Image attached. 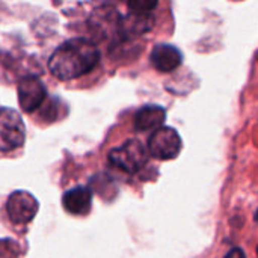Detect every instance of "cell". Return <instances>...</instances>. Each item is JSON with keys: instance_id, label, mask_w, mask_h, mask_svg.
Masks as SVG:
<instances>
[{"instance_id": "cell-1", "label": "cell", "mask_w": 258, "mask_h": 258, "mask_svg": "<svg viewBox=\"0 0 258 258\" xmlns=\"http://www.w3.org/2000/svg\"><path fill=\"white\" fill-rule=\"evenodd\" d=\"M100 62V51L85 38H73L60 44L48 59L50 73L59 80H73L91 73Z\"/></svg>"}, {"instance_id": "cell-2", "label": "cell", "mask_w": 258, "mask_h": 258, "mask_svg": "<svg viewBox=\"0 0 258 258\" xmlns=\"http://www.w3.org/2000/svg\"><path fill=\"white\" fill-rule=\"evenodd\" d=\"M148 160V151L138 139H130L118 148H113L109 153V162L113 168L135 174L141 171Z\"/></svg>"}, {"instance_id": "cell-3", "label": "cell", "mask_w": 258, "mask_h": 258, "mask_svg": "<svg viewBox=\"0 0 258 258\" xmlns=\"http://www.w3.org/2000/svg\"><path fill=\"white\" fill-rule=\"evenodd\" d=\"M26 139V127L21 115L11 107H0V151L20 148Z\"/></svg>"}, {"instance_id": "cell-4", "label": "cell", "mask_w": 258, "mask_h": 258, "mask_svg": "<svg viewBox=\"0 0 258 258\" xmlns=\"http://www.w3.org/2000/svg\"><path fill=\"white\" fill-rule=\"evenodd\" d=\"M181 138L172 127H159L148 141V151L159 160H171L180 154Z\"/></svg>"}, {"instance_id": "cell-5", "label": "cell", "mask_w": 258, "mask_h": 258, "mask_svg": "<svg viewBox=\"0 0 258 258\" xmlns=\"http://www.w3.org/2000/svg\"><path fill=\"white\" fill-rule=\"evenodd\" d=\"M38 201L36 198L26 192V190H17L9 195L6 203V212L9 219L14 224H27L30 222L36 213H38Z\"/></svg>"}, {"instance_id": "cell-6", "label": "cell", "mask_w": 258, "mask_h": 258, "mask_svg": "<svg viewBox=\"0 0 258 258\" xmlns=\"http://www.w3.org/2000/svg\"><path fill=\"white\" fill-rule=\"evenodd\" d=\"M17 92H18L20 107L26 113H32L38 107H41V104L44 103V100L47 97V89H45L44 83L35 76L23 77L18 82Z\"/></svg>"}, {"instance_id": "cell-7", "label": "cell", "mask_w": 258, "mask_h": 258, "mask_svg": "<svg viewBox=\"0 0 258 258\" xmlns=\"http://www.w3.org/2000/svg\"><path fill=\"white\" fill-rule=\"evenodd\" d=\"M88 26L100 38H107L112 36V33L115 35L121 32V17L115 8H100L94 11L88 21Z\"/></svg>"}, {"instance_id": "cell-8", "label": "cell", "mask_w": 258, "mask_h": 258, "mask_svg": "<svg viewBox=\"0 0 258 258\" xmlns=\"http://www.w3.org/2000/svg\"><path fill=\"white\" fill-rule=\"evenodd\" d=\"M150 62L157 71L171 73V71H175L181 65L183 54L175 45L157 44L150 53Z\"/></svg>"}, {"instance_id": "cell-9", "label": "cell", "mask_w": 258, "mask_h": 258, "mask_svg": "<svg viewBox=\"0 0 258 258\" xmlns=\"http://www.w3.org/2000/svg\"><path fill=\"white\" fill-rule=\"evenodd\" d=\"M62 206L63 209L71 215H86L91 210L92 206V192L89 187L77 186L74 189H70L62 197Z\"/></svg>"}, {"instance_id": "cell-10", "label": "cell", "mask_w": 258, "mask_h": 258, "mask_svg": "<svg viewBox=\"0 0 258 258\" xmlns=\"http://www.w3.org/2000/svg\"><path fill=\"white\" fill-rule=\"evenodd\" d=\"M166 119V112L162 106L150 104L139 109L135 115V128L139 132L154 130L163 125Z\"/></svg>"}, {"instance_id": "cell-11", "label": "cell", "mask_w": 258, "mask_h": 258, "mask_svg": "<svg viewBox=\"0 0 258 258\" xmlns=\"http://www.w3.org/2000/svg\"><path fill=\"white\" fill-rule=\"evenodd\" d=\"M154 18L150 14L130 12L125 18H121V32L132 35H142L153 27Z\"/></svg>"}, {"instance_id": "cell-12", "label": "cell", "mask_w": 258, "mask_h": 258, "mask_svg": "<svg viewBox=\"0 0 258 258\" xmlns=\"http://www.w3.org/2000/svg\"><path fill=\"white\" fill-rule=\"evenodd\" d=\"M130 9V12L135 14H151L159 5V0H124Z\"/></svg>"}, {"instance_id": "cell-13", "label": "cell", "mask_w": 258, "mask_h": 258, "mask_svg": "<svg viewBox=\"0 0 258 258\" xmlns=\"http://www.w3.org/2000/svg\"><path fill=\"white\" fill-rule=\"evenodd\" d=\"M225 258H245V254H243V251L242 249H239V248H234V249H231Z\"/></svg>"}]
</instances>
